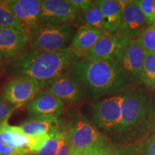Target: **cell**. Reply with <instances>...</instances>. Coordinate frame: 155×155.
Returning <instances> with one entry per match:
<instances>
[{
	"mask_svg": "<svg viewBox=\"0 0 155 155\" xmlns=\"http://www.w3.org/2000/svg\"><path fill=\"white\" fill-rule=\"evenodd\" d=\"M145 52L137 40H128L118 53L114 62L129 83L142 84V71Z\"/></svg>",
	"mask_w": 155,
	"mask_h": 155,
	"instance_id": "8992f818",
	"label": "cell"
},
{
	"mask_svg": "<svg viewBox=\"0 0 155 155\" xmlns=\"http://www.w3.org/2000/svg\"><path fill=\"white\" fill-rule=\"evenodd\" d=\"M75 33L71 25L41 24L28 33L32 49L42 51H59L69 47Z\"/></svg>",
	"mask_w": 155,
	"mask_h": 155,
	"instance_id": "277c9868",
	"label": "cell"
},
{
	"mask_svg": "<svg viewBox=\"0 0 155 155\" xmlns=\"http://www.w3.org/2000/svg\"><path fill=\"white\" fill-rule=\"evenodd\" d=\"M142 84L155 91V53H146L142 71Z\"/></svg>",
	"mask_w": 155,
	"mask_h": 155,
	"instance_id": "44dd1931",
	"label": "cell"
},
{
	"mask_svg": "<svg viewBox=\"0 0 155 155\" xmlns=\"http://www.w3.org/2000/svg\"><path fill=\"white\" fill-rule=\"evenodd\" d=\"M31 153H29V154H20V155H30Z\"/></svg>",
	"mask_w": 155,
	"mask_h": 155,
	"instance_id": "d6a6232c",
	"label": "cell"
},
{
	"mask_svg": "<svg viewBox=\"0 0 155 155\" xmlns=\"http://www.w3.org/2000/svg\"><path fill=\"white\" fill-rule=\"evenodd\" d=\"M81 20H82L84 25L106 31L102 13L95 1H93V3L88 9L81 13Z\"/></svg>",
	"mask_w": 155,
	"mask_h": 155,
	"instance_id": "ffe728a7",
	"label": "cell"
},
{
	"mask_svg": "<svg viewBox=\"0 0 155 155\" xmlns=\"http://www.w3.org/2000/svg\"><path fill=\"white\" fill-rule=\"evenodd\" d=\"M65 104L48 91L40 93L27 105L30 116L59 117L63 114Z\"/></svg>",
	"mask_w": 155,
	"mask_h": 155,
	"instance_id": "2e32d148",
	"label": "cell"
},
{
	"mask_svg": "<svg viewBox=\"0 0 155 155\" xmlns=\"http://www.w3.org/2000/svg\"><path fill=\"white\" fill-rule=\"evenodd\" d=\"M30 136L21 131L18 126H11L8 121L0 127V155L29 154Z\"/></svg>",
	"mask_w": 155,
	"mask_h": 155,
	"instance_id": "8fae6325",
	"label": "cell"
},
{
	"mask_svg": "<svg viewBox=\"0 0 155 155\" xmlns=\"http://www.w3.org/2000/svg\"><path fill=\"white\" fill-rule=\"evenodd\" d=\"M123 155H124V154H123Z\"/></svg>",
	"mask_w": 155,
	"mask_h": 155,
	"instance_id": "836d02e7",
	"label": "cell"
},
{
	"mask_svg": "<svg viewBox=\"0 0 155 155\" xmlns=\"http://www.w3.org/2000/svg\"><path fill=\"white\" fill-rule=\"evenodd\" d=\"M56 155H71V147H70L68 137L67 129L63 127L62 134L60 143L59 150Z\"/></svg>",
	"mask_w": 155,
	"mask_h": 155,
	"instance_id": "83f0119b",
	"label": "cell"
},
{
	"mask_svg": "<svg viewBox=\"0 0 155 155\" xmlns=\"http://www.w3.org/2000/svg\"><path fill=\"white\" fill-rule=\"evenodd\" d=\"M2 65V61L1 58H0V69H1Z\"/></svg>",
	"mask_w": 155,
	"mask_h": 155,
	"instance_id": "4dcf8cb0",
	"label": "cell"
},
{
	"mask_svg": "<svg viewBox=\"0 0 155 155\" xmlns=\"http://www.w3.org/2000/svg\"><path fill=\"white\" fill-rule=\"evenodd\" d=\"M150 25L134 1H130L122 11L121 24L116 32L127 40H137Z\"/></svg>",
	"mask_w": 155,
	"mask_h": 155,
	"instance_id": "4fadbf2b",
	"label": "cell"
},
{
	"mask_svg": "<svg viewBox=\"0 0 155 155\" xmlns=\"http://www.w3.org/2000/svg\"><path fill=\"white\" fill-rule=\"evenodd\" d=\"M104 31L87 25H81L75 31L68 48L78 59L84 58L88 52L96 44Z\"/></svg>",
	"mask_w": 155,
	"mask_h": 155,
	"instance_id": "e0dca14e",
	"label": "cell"
},
{
	"mask_svg": "<svg viewBox=\"0 0 155 155\" xmlns=\"http://www.w3.org/2000/svg\"><path fill=\"white\" fill-rule=\"evenodd\" d=\"M118 32L104 31L101 37L85 56V59L114 61L118 53L128 42Z\"/></svg>",
	"mask_w": 155,
	"mask_h": 155,
	"instance_id": "7c38bea8",
	"label": "cell"
},
{
	"mask_svg": "<svg viewBox=\"0 0 155 155\" xmlns=\"http://www.w3.org/2000/svg\"><path fill=\"white\" fill-rule=\"evenodd\" d=\"M41 86L38 81L28 77L14 76L5 83L2 96L15 108L28 105L40 93Z\"/></svg>",
	"mask_w": 155,
	"mask_h": 155,
	"instance_id": "ba28073f",
	"label": "cell"
},
{
	"mask_svg": "<svg viewBox=\"0 0 155 155\" xmlns=\"http://www.w3.org/2000/svg\"><path fill=\"white\" fill-rule=\"evenodd\" d=\"M23 133L30 137L49 134L61 127L59 117L30 116L18 126Z\"/></svg>",
	"mask_w": 155,
	"mask_h": 155,
	"instance_id": "ac0fdd59",
	"label": "cell"
},
{
	"mask_svg": "<svg viewBox=\"0 0 155 155\" xmlns=\"http://www.w3.org/2000/svg\"><path fill=\"white\" fill-rule=\"evenodd\" d=\"M122 94L121 121L117 132L127 134L155 121V97L141 87L127 88Z\"/></svg>",
	"mask_w": 155,
	"mask_h": 155,
	"instance_id": "3957f363",
	"label": "cell"
},
{
	"mask_svg": "<svg viewBox=\"0 0 155 155\" xmlns=\"http://www.w3.org/2000/svg\"><path fill=\"white\" fill-rule=\"evenodd\" d=\"M153 26H154V28H155V18H154V23H153Z\"/></svg>",
	"mask_w": 155,
	"mask_h": 155,
	"instance_id": "1f68e13d",
	"label": "cell"
},
{
	"mask_svg": "<svg viewBox=\"0 0 155 155\" xmlns=\"http://www.w3.org/2000/svg\"><path fill=\"white\" fill-rule=\"evenodd\" d=\"M46 91L57 97L64 104H77L85 98L82 90L69 72L55 79L46 88Z\"/></svg>",
	"mask_w": 155,
	"mask_h": 155,
	"instance_id": "9a60e30c",
	"label": "cell"
},
{
	"mask_svg": "<svg viewBox=\"0 0 155 155\" xmlns=\"http://www.w3.org/2000/svg\"><path fill=\"white\" fill-rule=\"evenodd\" d=\"M69 73L88 98L123 89L129 83L114 61L82 58Z\"/></svg>",
	"mask_w": 155,
	"mask_h": 155,
	"instance_id": "7a4b0ae2",
	"label": "cell"
},
{
	"mask_svg": "<svg viewBox=\"0 0 155 155\" xmlns=\"http://www.w3.org/2000/svg\"><path fill=\"white\" fill-rule=\"evenodd\" d=\"M144 155H155V135L147 142Z\"/></svg>",
	"mask_w": 155,
	"mask_h": 155,
	"instance_id": "f546056e",
	"label": "cell"
},
{
	"mask_svg": "<svg viewBox=\"0 0 155 155\" xmlns=\"http://www.w3.org/2000/svg\"><path fill=\"white\" fill-rule=\"evenodd\" d=\"M28 44V35L24 31L12 28H0V58L2 61H12L25 51Z\"/></svg>",
	"mask_w": 155,
	"mask_h": 155,
	"instance_id": "5bb4252c",
	"label": "cell"
},
{
	"mask_svg": "<svg viewBox=\"0 0 155 155\" xmlns=\"http://www.w3.org/2000/svg\"><path fill=\"white\" fill-rule=\"evenodd\" d=\"M101 12L106 31L116 32L121 24L123 9L117 0H98L95 1Z\"/></svg>",
	"mask_w": 155,
	"mask_h": 155,
	"instance_id": "d6986e66",
	"label": "cell"
},
{
	"mask_svg": "<svg viewBox=\"0 0 155 155\" xmlns=\"http://www.w3.org/2000/svg\"><path fill=\"white\" fill-rule=\"evenodd\" d=\"M62 129L63 127L54 130L50 133V137L48 140L45 143L40 150L35 153H31L30 155H56L59 150L61 143Z\"/></svg>",
	"mask_w": 155,
	"mask_h": 155,
	"instance_id": "7402d4cb",
	"label": "cell"
},
{
	"mask_svg": "<svg viewBox=\"0 0 155 155\" xmlns=\"http://www.w3.org/2000/svg\"><path fill=\"white\" fill-rule=\"evenodd\" d=\"M12 28L25 31L9 9L6 0H0V28Z\"/></svg>",
	"mask_w": 155,
	"mask_h": 155,
	"instance_id": "603a6c76",
	"label": "cell"
},
{
	"mask_svg": "<svg viewBox=\"0 0 155 155\" xmlns=\"http://www.w3.org/2000/svg\"><path fill=\"white\" fill-rule=\"evenodd\" d=\"M68 1L81 13L88 9V7L93 3V1H91V0H68Z\"/></svg>",
	"mask_w": 155,
	"mask_h": 155,
	"instance_id": "f1b7e54d",
	"label": "cell"
},
{
	"mask_svg": "<svg viewBox=\"0 0 155 155\" xmlns=\"http://www.w3.org/2000/svg\"><path fill=\"white\" fill-rule=\"evenodd\" d=\"M122 94L112 96L91 105L95 127L109 132H117L121 121Z\"/></svg>",
	"mask_w": 155,
	"mask_h": 155,
	"instance_id": "52a82bcc",
	"label": "cell"
},
{
	"mask_svg": "<svg viewBox=\"0 0 155 155\" xmlns=\"http://www.w3.org/2000/svg\"><path fill=\"white\" fill-rule=\"evenodd\" d=\"M80 19L81 12L68 0H42L41 24L73 25Z\"/></svg>",
	"mask_w": 155,
	"mask_h": 155,
	"instance_id": "9c48e42d",
	"label": "cell"
},
{
	"mask_svg": "<svg viewBox=\"0 0 155 155\" xmlns=\"http://www.w3.org/2000/svg\"><path fill=\"white\" fill-rule=\"evenodd\" d=\"M134 2L144 15L148 25H152L155 18V0H136Z\"/></svg>",
	"mask_w": 155,
	"mask_h": 155,
	"instance_id": "d4e9b609",
	"label": "cell"
},
{
	"mask_svg": "<svg viewBox=\"0 0 155 155\" xmlns=\"http://www.w3.org/2000/svg\"><path fill=\"white\" fill-rule=\"evenodd\" d=\"M141 48L146 53H155V28L150 25L147 28L141 36L137 39Z\"/></svg>",
	"mask_w": 155,
	"mask_h": 155,
	"instance_id": "cb8c5ba5",
	"label": "cell"
},
{
	"mask_svg": "<svg viewBox=\"0 0 155 155\" xmlns=\"http://www.w3.org/2000/svg\"><path fill=\"white\" fill-rule=\"evenodd\" d=\"M71 155H123V154L114 150L110 147V145H108L102 148L92 149V150L83 151V152H75Z\"/></svg>",
	"mask_w": 155,
	"mask_h": 155,
	"instance_id": "4316f807",
	"label": "cell"
},
{
	"mask_svg": "<svg viewBox=\"0 0 155 155\" xmlns=\"http://www.w3.org/2000/svg\"><path fill=\"white\" fill-rule=\"evenodd\" d=\"M9 9L28 35L40 24L42 0H6Z\"/></svg>",
	"mask_w": 155,
	"mask_h": 155,
	"instance_id": "30bf717a",
	"label": "cell"
},
{
	"mask_svg": "<svg viewBox=\"0 0 155 155\" xmlns=\"http://www.w3.org/2000/svg\"><path fill=\"white\" fill-rule=\"evenodd\" d=\"M78 60L68 48L59 51L31 49L11 61L8 71L13 77L30 78L46 89L58 77L68 73Z\"/></svg>",
	"mask_w": 155,
	"mask_h": 155,
	"instance_id": "6da1fadb",
	"label": "cell"
},
{
	"mask_svg": "<svg viewBox=\"0 0 155 155\" xmlns=\"http://www.w3.org/2000/svg\"><path fill=\"white\" fill-rule=\"evenodd\" d=\"M67 132L71 154L109 145L95 125L81 115L71 122Z\"/></svg>",
	"mask_w": 155,
	"mask_h": 155,
	"instance_id": "5b68a950",
	"label": "cell"
},
{
	"mask_svg": "<svg viewBox=\"0 0 155 155\" xmlns=\"http://www.w3.org/2000/svg\"><path fill=\"white\" fill-rule=\"evenodd\" d=\"M16 108L5 100L2 94H0V127L8 121Z\"/></svg>",
	"mask_w": 155,
	"mask_h": 155,
	"instance_id": "484cf974",
	"label": "cell"
}]
</instances>
